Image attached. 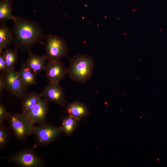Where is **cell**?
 I'll list each match as a JSON object with an SVG mask.
<instances>
[{
    "instance_id": "cell-1",
    "label": "cell",
    "mask_w": 167,
    "mask_h": 167,
    "mask_svg": "<svg viewBox=\"0 0 167 167\" xmlns=\"http://www.w3.org/2000/svg\"><path fill=\"white\" fill-rule=\"evenodd\" d=\"M13 21V41L18 50L29 52L35 45H44L46 36L38 24L27 18L17 17Z\"/></svg>"
},
{
    "instance_id": "cell-2",
    "label": "cell",
    "mask_w": 167,
    "mask_h": 167,
    "mask_svg": "<svg viewBox=\"0 0 167 167\" xmlns=\"http://www.w3.org/2000/svg\"><path fill=\"white\" fill-rule=\"evenodd\" d=\"M67 74L74 81L86 83L92 76L94 67L93 58L88 55L78 54L70 59Z\"/></svg>"
},
{
    "instance_id": "cell-3",
    "label": "cell",
    "mask_w": 167,
    "mask_h": 167,
    "mask_svg": "<svg viewBox=\"0 0 167 167\" xmlns=\"http://www.w3.org/2000/svg\"><path fill=\"white\" fill-rule=\"evenodd\" d=\"M7 121L15 137L18 140L24 141L34 132L36 126L30 121L27 113H9Z\"/></svg>"
},
{
    "instance_id": "cell-4",
    "label": "cell",
    "mask_w": 167,
    "mask_h": 167,
    "mask_svg": "<svg viewBox=\"0 0 167 167\" xmlns=\"http://www.w3.org/2000/svg\"><path fill=\"white\" fill-rule=\"evenodd\" d=\"M8 161L21 167H43V158L33 149L26 148L5 158Z\"/></svg>"
},
{
    "instance_id": "cell-5",
    "label": "cell",
    "mask_w": 167,
    "mask_h": 167,
    "mask_svg": "<svg viewBox=\"0 0 167 167\" xmlns=\"http://www.w3.org/2000/svg\"><path fill=\"white\" fill-rule=\"evenodd\" d=\"M43 45L47 61L60 60L67 56V45L62 38L49 34L46 36Z\"/></svg>"
},
{
    "instance_id": "cell-6",
    "label": "cell",
    "mask_w": 167,
    "mask_h": 167,
    "mask_svg": "<svg viewBox=\"0 0 167 167\" xmlns=\"http://www.w3.org/2000/svg\"><path fill=\"white\" fill-rule=\"evenodd\" d=\"M4 73L5 89L15 97L21 99L27 93V88L22 81L19 72L13 69Z\"/></svg>"
},
{
    "instance_id": "cell-7",
    "label": "cell",
    "mask_w": 167,
    "mask_h": 167,
    "mask_svg": "<svg viewBox=\"0 0 167 167\" xmlns=\"http://www.w3.org/2000/svg\"><path fill=\"white\" fill-rule=\"evenodd\" d=\"M61 132L60 127L46 122L36 126L33 134L38 144L43 145L52 142Z\"/></svg>"
},
{
    "instance_id": "cell-8",
    "label": "cell",
    "mask_w": 167,
    "mask_h": 167,
    "mask_svg": "<svg viewBox=\"0 0 167 167\" xmlns=\"http://www.w3.org/2000/svg\"><path fill=\"white\" fill-rule=\"evenodd\" d=\"M40 94L41 97L48 103H55L62 107L66 106L67 103L65 94L59 83L49 82L44 86Z\"/></svg>"
},
{
    "instance_id": "cell-9",
    "label": "cell",
    "mask_w": 167,
    "mask_h": 167,
    "mask_svg": "<svg viewBox=\"0 0 167 167\" xmlns=\"http://www.w3.org/2000/svg\"><path fill=\"white\" fill-rule=\"evenodd\" d=\"M44 71L49 82L60 83L67 74V69L60 60L47 61Z\"/></svg>"
},
{
    "instance_id": "cell-10",
    "label": "cell",
    "mask_w": 167,
    "mask_h": 167,
    "mask_svg": "<svg viewBox=\"0 0 167 167\" xmlns=\"http://www.w3.org/2000/svg\"><path fill=\"white\" fill-rule=\"evenodd\" d=\"M48 103L41 98L27 113L30 121L34 125H40L46 122L48 111Z\"/></svg>"
},
{
    "instance_id": "cell-11",
    "label": "cell",
    "mask_w": 167,
    "mask_h": 167,
    "mask_svg": "<svg viewBox=\"0 0 167 167\" xmlns=\"http://www.w3.org/2000/svg\"><path fill=\"white\" fill-rule=\"evenodd\" d=\"M65 111L69 115L79 120L86 118L89 114L87 107L78 100L71 103H67Z\"/></svg>"
},
{
    "instance_id": "cell-12",
    "label": "cell",
    "mask_w": 167,
    "mask_h": 167,
    "mask_svg": "<svg viewBox=\"0 0 167 167\" xmlns=\"http://www.w3.org/2000/svg\"><path fill=\"white\" fill-rule=\"evenodd\" d=\"M45 55L39 56L33 54L31 51L29 52L28 56L24 62L36 75L45 71L46 60Z\"/></svg>"
},
{
    "instance_id": "cell-13",
    "label": "cell",
    "mask_w": 167,
    "mask_h": 167,
    "mask_svg": "<svg viewBox=\"0 0 167 167\" xmlns=\"http://www.w3.org/2000/svg\"><path fill=\"white\" fill-rule=\"evenodd\" d=\"M41 98L40 93L35 92L26 93L21 99V107L22 112L28 113Z\"/></svg>"
},
{
    "instance_id": "cell-14",
    "label": "cell",
    "mask_w": 167,
    "mask_h": 167,
    "mask_svg": "<svg viewBox=\"0 0 167 167\" xmlns=\"http://www.w3.org/2000/svg\"><path fill=\"white\" fill-rule=\"evenodd\" d=\"M19 72L22 81L26 88L36 84V75L24 62L21 65Z\"/></svg>"
},
{
    "instance_id": "cell-15",
    "label": "cell",
    "mask_w": 167,
    "mask_h": 167,
    "mask_svg": "<svg viewBox=\"0 0 167 167\" xmlns=\"http://www.w3.org/2000/svg\"><path fill=\"white\" fill-rule=\"evenodd\" d=\"M79 121L69 115L63 117L60 127L61 132L67 136L71 135L76 129Z\"/></svg>"
},
{
    "instance_id": "cell-16",
    "label": "cell",
    "mask_w": 167,
    "mask_h": 167,
    "mask_svg": "<svg viewBox=\"0 0 167 167\" xmlns=\"http://www.w3.org/2000/svg\"><path fill=\"white\" fill-rule=\"evenodd\" d=\"M11 2L8 0H1L0 2V24L9 20L13 21L15 16L12 14Z\"/></svg>"
},
{
    "instance_id": "cell-17",
    "label": "cell",
    "mask_w": 167,
    "mask_h": 167,
    "mask_svg": "<svg viewBox=\"0 0 167 167\" xmlns=\"http://www.w3.org/2000/svg\"><path fill=\"white\" fill-rule=\"evenodd\" d=\"M13 41L12 31L5 24L0 26V51L8 48Z\"/></svg>"
},
{
    "instance_id": "cell-18",
    "label": "cell",
    "mask_w": 167,
    "mask_h": 167,
    "mask_svg": "<svg viewBox=\"0 0 167 167\" xmlns=\"http://www.w3.org/2000/svg\"><path fill=\"white\" fill-rule=\"evenodd\" d=\"M18 50L14 48H7L5 50V57L6 71L14 69V66L18 61Z\"/></svg>"
},
{
    "instance_id": "cell-19",
    "label": "cell",
    "mask_w": 167,
    "mask_h": 167,
    "mask_svg": "<svg viewBox=\"0 0 167 167\" xmlns=\"http://www.w3.org/2000/svg\"><path fill=\"white\" fill-rule=\"evenodd\" d=\"M9 129L5 125H0V148L3 149L8 144L10 139Z\"/></svg>"
},
{
    "instance_id": "cell-20",
    "label": "cell",
    "mask_w": 167,
    "mask_h": 167,
    "mask_svg": "<svg viewBox=\"0 0 167 167\" xmlns=\"http://www.w3.org/2000/svg\"><path fill=\"white\" fill-rule=\"evenodd\" d=\"M9 113L7 112L6 109L3 104L0 103V125L3 124V122L7 120Z\"/></svg>"
},
{
    "instance_id": "cell-21",
    "label": "cell",
    "mask_w": 167,
    "mask_h": 167,
    "mask_svg": "<svg viewBox=\"0 0 167 167\" xmlns=\"http://www.w3.org/2000/svg\"><path fill=\"white\" fill-rule=\"evenodd\" d=\"M6 71V64L5 57V50L0 51V71L4 73Z\"/></svg>"
},
{
    "instance_id": "cell-22",
    "label": "cell",
    "mask_w": 167,
    "mask_h": 167,
    "mask_svg": "<svg viewBox=\"0 0 167 167\" xmlns=\"http://www.w3.org/2000/svg\"><path fill=\"white\" fill-rule=\"evenodd\" d=\"M5 89L4 73L1 72L0 74V96H1L3 89Z\"/></svg>"
}]
</instances>
